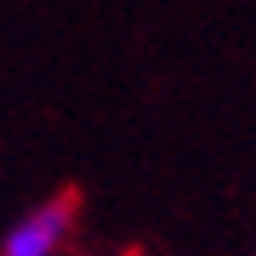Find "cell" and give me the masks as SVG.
Masks as SVG:
<instances>
[{
	"mask_svg": "<svg viewBox=\"0 0 256 256\" xmlns=\"http://www.w3.org/2000/svg\"><path fill=\"white\" fill-rule=\"evenodd\" d=\"M78 217V196L74 191H56L48 200L18 217L0 239V256H56L66 248L70 230Z\"/></svg>",
	"mask_w": 256,
	"mask_h": 256,
	"instance_id": "obj_1",
	"label": "cell"
},
{
	"mask_svg": "<svg viewBox=\"0 0 256 256\" xmlns=\"http://www.w3.org/2000/svg\"><path fill=\"white\" fill-rule=\"evenodd\" d=\"M122 256H135V252H122Z\"/></svg>",
	"mask_w": 256,
	"mask_h": 256,
	"instance_id": "obj_2",
	"label": "cell"
}]
</instances>
